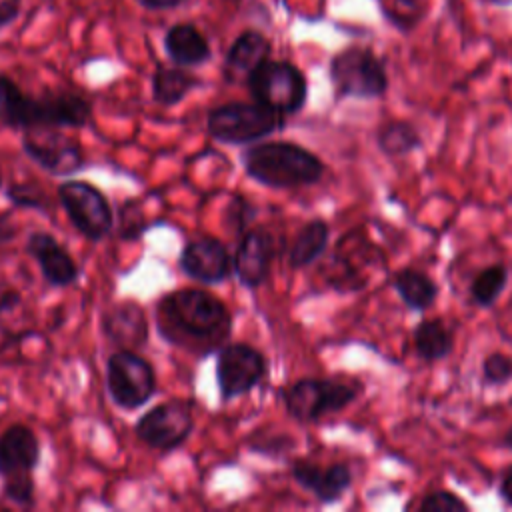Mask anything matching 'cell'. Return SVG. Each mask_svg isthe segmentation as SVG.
<instances>
[{"label":"cell","instance_id":"cell-1","mask_svg":"<svg viewBox=\"0 0 512 512\" xmlns=\"http://www.w3.org/2000/svg\"><path fill=\"white\" fill-rule=\"evenodd\" d=\"M156 326L164 340L210 354L228 338L232 316L214 294L200 288H180L160 298Z\"/></svg>","mask_w":512,"mask_h":512},{"label":"cell","instance_id":"cell-2","mask_svg":"<svg viewBox=\"0 0 512 512\" xmlns=\"http://www.w3.org/2000/svg\"><path fill=\"white\" fill-rule=\"evenodd\" d=\"M90 114V102L76 92L30 96L12 78L0 74V122L8 128H82Z\"/></svg>","mask_w":512,"mask_h":512},{"label":"cell","instance_id":"cell-3","mask_svg":"<svg viewBox=\"0 0 512 512\" xmlns=\"http://www.w3.org/2000/svg\"><path fill=\"white\" fill-rule=\"evenodd\" d=\"M240 160L250 180L274 190L316 184L326 170L314 152L282 140L254 142L242 150Z\"/></svg>","mask_w":512,"mask_h":512},{"label":"cell","instance_id":"cell-4","mask_svg":"<svg viewBox=\"0 0 512 512\" xmlns=\"http://www.w3.org/2000/svg\"><path fill=\"white\" fill-rule=\"evenodd\" d=\"M284 116L260 102H226L208 112V134L220 144L246 146L282 130Z\"/></svg>","mask_w":512,"mask_h":512},{"label":"cell","instance_id":"cell-5","mask_svg":"<svg viewBox=\"0 0 512 512\" xmlns=\"http://www.w3.org/2000/svg\"><path fill=\"white\" fill-rule=\"evenodd\" d=\"M362 392L358 382L338 378H300L280 392L286 412L298 422H318L350 406Z\"/></svg>","mask_w":512,"mask_h":512},{"label":"cell","instance_id":"cell-6","mask_svg":"<svg viewBox=\"0 0 512 512\" xmlns=\"http://www.w3.org/2000/svg\"><path fill=\"white\" fill-rule=\"evenodd\" d=\"M252 98L270 110L292 116L298 114L308 98V84L300 68L284 60H264L248 78Z\"/></svg>","mask_w":512,"mask_h":512},{"label":"cell","instance_id":"cell-7","mask_svg":"<svg viewBox=\"0 0 512 512\" xmlns=\"http://www.w3.org/2000/svg\"><path fill=\"white\" fill-rule=\"evenodd\" d=\"M330 80L336 98H380L388 90L384 62L370 50L350 46L330 60Z\"/></svg>","mask_w":512,"mask_h":512},{"label":"cell","instance_id":"cell-8","mask_svg":"<svg viewBox=\"0 0 512 512\" xmlns=\"http://www.w3.org/2000/svg\"><path fill=\"white\" fill-rule=\"evenodd\" d=\"M106 388L116 406L140 408L156 392L154 368L134 350H116L106 360Z\"/></svg>","mask_w":512,"mask_h":512},{"label":"cell","instance_id":"cell-9","mask_svg":"<svg viewBox=\"0 0 512 512\" xmlns=\"http://www.w3.org/2000/svg\"><path fill=\"white\" fill-rule=\"evenodd\" d=\"M58 200L72 226L90 242H100L114 226L108 198L90 182L66 180L58 186Z\"/></svg>","mask_w":512,"mask_h":512},{"label":"cell","instance_id":"cell-10","mask_svg":"<svg viewBox=\"0 0 512 512\" xmlns=\"http://www.w3.org/2000/svg\"><path fill=\"white\" fill-rule=\"evenodd\" d=\"M266 356L246 342H232L218 350L216 384L224 402L248 394L266 376Z\"/></svg>","mask_w":512,"mask_h":512},{"label":"cell","instance_id":"cell-11","mask_svg":"<svg viewBox=\"0 0 512 512\" xmlns=\"http://www.w3.org/2000/svg\"><path fill=\"white\" fill-rule=\"evenodd\" d=\"M194 428L192 406L184 400H168L148 410L134 424V434L148 448L172 452L184 444Z\"/></svg>","mask_w":512,"mask_h":512},{"label":"cell","instance_id":"cell-12","mask_svg":"<svg viewBox=\"0 0 512 512\" xmlns=\"http://www.w3.org/2000/svg\"><path fill=\"white\" fill-rule=\"evenodd\" d=\"M22 150L52 176H72L86 166L80 144L58 128L24 130Z\"/></svg>","mask_w":512,"mask_h":512},{"label":"cell","instance_id":"cell-13","mask_svg":"<svg viewBox=\"0 0 512 512\" xmlns=\"http://www.w3.org/2000/svg\"><path fill=\"white\" fill-rule=\"evenodd\" d=\"M178 266L186 276L202 284H220L232 274V256L220 240L200 236L184 244Z\"/></svg>","mask_w":512,"mask_h":512},{"label":"cell","instance_id":"cell-14","mask_svg":"<svg viewBox=\"0 0 512 512\" xmlns=\"http://www.w3.org/2000/svg\"><path fill=\"white\" fill-rule=\"evenodd\" d=\"M24 250L38 264L46 284L54 288H66L78 280V264L52 234L42 230L30 232Z\"/></svg>","mask_w":512,"mask_h":512},{"label":"cell","instance_id":"cell-15","mask_svg":"<svg viewBox=\"0 0 512 512\" xmlns=\"http://www.w3.org/2000/svg\"><path fill=\"white\" fill-rule=\"evenodd\" d=\"M274 254H276V246L270 232H266L264 228H254L244 232L232 258V270L238 282L250 290L264 284V280L268 278Z\"/></svg>","mask_w":512,"mask_h":512},{"label":"cell","instance_id":"cell-16","mask_svg":"<svg viewBox=\"0 0 512 512\" xmlns=\"http://www.w3.org/2000/svg\"><path fill=\"white\" fill-rule=\"evenodd\" d=\"M100 328L118 350H138L148 342V318L142 306L132 300L110 304L102 314Z\"/></svg>","mask_w":512,"mask_h":512},{"label":"cell","instance_id":"cell-17","mask_svg":"<svg viewBox=\"0 0 512 512\" xmlns=\"http://www.w3.org/2000/svg\"><path fill=\"white\" fill-rule=\"evenodd\" d=\"M290 474L298 486L310 492L322 504L338 502L352 486V472L346 464L318 466L308 460H294Z\"/></svg>","mask_w":512,"mask_h":512},{"label":"cell","instance_id":"cell-18","mask_svg":"<svg viewBox=\"0 0 512 512\" xmlns=\"http://www.w3.org/2000/svg\"><path fill=\"white\" fill-rule=\"evenodd\" d=\"M40 462V442L32 428L12 424L0 434V476L32 472Z\"/></svg>","mask_w":512,"mask_h":512},{"label":"cell","instance_id":"cell-19","mask_svg":"<svg viewBox=\"0 0 512 512\" xmlns=\"http://www.w3.org/2000/svg\"><path fill=\"white\" fill-rule=\"evenodd\" d=\"M270 56V42L256 30H244L228 48L224 72L228 80L248 78Z\"/></svg>","mask_w":512,"mask_h":512},{"label":"cell","instance_id":"cell-20","mask_svg":"<svg viewBox=\"0 0 512 512\" xmlns=\"http://www.w3.org/2000/svg\"><path fill=\"white\" fill-rule=\"evenodd\" d=\"M164 50L168 58L182 66H200L210 60V44L204 34L192 24H174L164 36Z\"/></svg>","mask_w":512,"mask_h":512},{"label":"cell","instance_id":"cell-21","mask_svg":"<svg viewBox=\"0 0 512 512\" xmlns=\"http://www.w3.org/2000/svg\"><path fill=\"white\" fill-rule=\"evenodd\" d=\"M392 286L400 300L416 312L428 310L436 298H438V284L434 278H430L426 272L418 268H402L394 274Z\"/></svg>","mask_w":512,"mask_h":512},{"label":"cell","instance_id":"cell-22","mask_svg":"<svg viewBox=\"0 0 512 512\" xmlns=\"http://www.w3.org/2000/svg\"><path fill=\"white\" fill-rule=\"evenodd\" d=\"M416 356L424 362H438L452 354L454 332L440 318H426L412 330Z\"/></svg>","mask_w":512,"mask_h":512},{"label":"cell","instance_id":"cell-23","mask_svg":"<svg viewBox=\"0 0 512 512\" xmlns=\"http://www.w3.org/2000/svg\"><path fill=\"white\" fill-rule=\"evenodd\" d=\"M328 238H330V228L322 218H314L308 220L294 236L292 246L288 250V264L294 270L306 268L312 262H316L326 246H328Z\"/></svg>","mask_w":512,"mask_h":512},{"label":"cell","instance_id":"cell-24","mask_svg":"<svg viewBox=\"0 0 512 512\" xmlns=\"http://www.w3.org/2000/svg\"><path fill=\"white\" fill-rule=\"evenodd\" d=\"M198 86L200 80L184 68L158 66L152 76V98L160 106H174Z\"/></svg>","mask_w":512,"mask_h":512},{"label":"cell","instance_id":"cell-25","mask_svg":"<svg viewBox=\"0 0 512 512\" xmlns=\"http://www.w3.org/2000/svg\"><path fill=\"white\" fill-rule=\"evenodd\" d=\"M510 278V270L502 262H494L476 272L470 282V298L480 308H492L502 296Z\"/></svg>","mask_w":512,"mask_h":512},{"label":"cell","instance_id":"cell-26","mask_svg":"<svg viewBox=\"0 0 512 512\" xmlns=\"http://www.w3.org/2000/svg\"><path fill=\"white\" fill-rule=\"evenodd\" d=\"M376 144L380 152H384L388 158H400L418 150L422 144V138L410 122L392 120L380 126L376 134Z\"/></svg>","mask_w":512,"mask_h":512},{"label":"cell","instance_id":"cell-27","mask_svg":"<svg viewBox=\"0 0 512 512\" xmlns=\"http://www.w3.org/2000/svg\"><path fill=\"white\" fill-rule=\"evenodd\" d=\"M118 222V238L122 240H138L150 226H154L150 220H146L142 208L134 200L122 204Z\"/></svg>","mask_w":512,"mask_h":512},{"label":"cell","instance_id":"cell-28","mask_svg":"<svg viewBox=\"0 0 512 512\" xmlns=\"http://www.w3.org/2000/svg\"><path fill=\"white\" fill-rule=\"evenodd\" d=\"M34 480L30 472L24 474H14V476H6L4 484H2V498H6L8 502L20 506V508H32L34 506Z\"/></svg>","mask_w":512,"mask_h":512},{"label":"cell","instance_id":"cell-29","mask_svg":"<svg viewBox=\"0 0 512 512\" xmlns=\"http://www.w3.org/2000/svg\"><path fill=\"white\" fill-rule=\"evenodd\" d=\"M418 512H466L470 506L458 498L454 492L448 490H434L428 492L416 506Z\"/></svg>","mask_w":512,"mask_h":512},{"label":"cell","instance_id":"cell-30","mask_svg":"<svg viewBox=\"0 0 512 512\" xmlns=\"http://www.w3.org/2000/svg\"><path fill=\"white\" fill-rule=\"evenodd\" d=\"M482 380L486 384L502 386L512 380V356L504 352H492L482 362Z\"/></svg>","mask_w":512,"mask_h":512},{"label":"cell","instance_id":"cell-31","mask_svg":"<svg viewBox=\"0 0 512 512\" xmlns=\"http://www.w3.org/2000/svg\"><path fill=\"white\" fill-rule=\"evenodd\" d=\"M6 196L14 206H20V208H34V210L46 208L42 190L32 184H12L6 192Z\"/></svg>","mask_w":512,"mask_h":512},{"label":"cell","instance_id":"cell-32","mask_svg":"<svg viewBox=\"0 0 512 512\" xmlns=\"http://www.w3.org/2000/svg\"><path fill=\"white\" fill-rule=\"evenodd\" d=\"M228 214L232 216V220H228V224H230V226L234 224V228H238V230H246V228H248V224H250V220L254 218L256 210L252 208V204H250V202H246V198H242V196H234V200H232V202H230V206H228Z\"/></svg>","mask_w":512,"mask_h":512},{"label":"cell","instance_id":"cell-33","mask_svg":"<svg viewBox=\"0 0 512 512\" xmlns=\"http://www.w3.org/2000/svg\"><path fill=\"white\" fill-rule=\"evenodd\" d=\"M20 4L22 0H0V30L18 18Z\"/></svg>","mask_w":512,"mask_h":512},{"label":"cell","instance_id":"cell-34","mask_svg":"<svg viewBox=\"0 0 512 512\" xmlns=\"http://www.w3.org/2000/svg\"><path fill=\"white\" fill-rule=\"evenodd\" d=\"M142 8L146 10H174L178 8L184 0H136Z\"/></svg>","mask_w":512,"mask_h":512},{"label":"cell","instance_id":"cell-35","mask_svg":"<svg viewBox=\"0 0 512 512\" xmlns=\"http://www.w3.org/2000/svg\"><path fill=\"white\" fill-rule=\"evenodd\" d=\"M498 492H500L502 500H504L508 506H512V466L504 472V476H502V480H500V484H498Z\"/></svg>","mask_w":512,"mask_h":512},{"label":"cell","instance_id":"cell-36","mask_svg":"<svg viewBox=\"0 0 512 512\" xmlns=\"http://www.w3.org/2000/svg\"><path fill=\"white\" fill-rule=\"evenodd\" d=\"M504 442H506L508 448H512V428H510V432L506 434V440H504Z\"/></svg>","mask_w":512,"mask_h":512},{"label":"cell","instance_id":"cell-37","mask_svg":"<svg viewBox=\"0 0 512 512\" xmlns=\"http://www.w3.org/2000/svg\"><path fill=\"white\" fill-rule=\"evenodd\" d=\"M0 186H2V174H0Z\"/></svg>","mask_w":512,"mask_h":512}]
</instances>
